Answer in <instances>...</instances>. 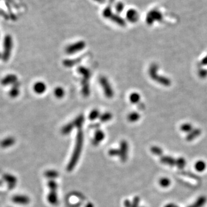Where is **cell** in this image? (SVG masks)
<instances>
[{
  "label": "cell",
  "instance_id": "41",
  "mask_svg": "<svg viewBox=\"0 0 207 207\" xmlns=\"http://www.w3.org/2000/svg\"><path fill=\"white\" fill-rule=\"evenodd\" d=\"M201 64L202 66L207 65V55L202 59V61L201 62Z\"/></svg>",
  "mask_w": 207,
  "mask_h": 207
},
{
  "label": "cell",
  "instance_id": "29",
  "mask_svg": "<svg viewBox=\"0 0 207 207\" xmlns=\"http://www.w3.org/2000/svg\"><path fill=\"white\" fill-rule=\"evenodd\" d=\"M151 152L153 154L157 155V156H160L163 155V150L161 148H160L158 146H153L151 147Z\"/></svg>",
  "mask_w": 207,
  "mask_h": 207
},
{
  "label": "cell",
  "instance_id": "11",
  "mask_svg": "<svg viewBox=\"0 0 207 207\" xmlns=\"http://www.w3.org/2000/svg\"><path fill=\"white\" fill-rule=\"evenodd\" d=\"M207 198L205 196H200L197 199L194 203L188 207H203L207 202ZM164 207H179L174 203H169L165 205Z\"/></svg>",
  "mask_w": 207,
  "mask_h": 207
},
{
  "label": "cell",
  "instance_id": "40",
  "mask_svg": "<svg viewBox=\"0 0 207 207\" xmlns=\"http://www.w3.org/2000/svg\"><path fill=\"white\" fill-rule=\"evenodd\" d=\"M124 206L125 207H131V205H132V202L128 200H125L124 201Z\"/></svg>",
  "mask_w": 207,
  "mask_h": 207
},
{
  "label": "cell",
  "instance_id": "31",
  "mask_svg": "<svg viewBox=\"0 0 207 207\" xmlns=\"http://www.w3.org/2000/svg\"><path fill=\"white\" fill-rule=\"evenodd\" d=\"M130 100L132 104H137L140 101V96L138 93H132L130 96Z\"/></svg>",
  "mask_w": 207,
  "mask_h": 207
},
{
  "label": "cell",
  "instance_id": "1",
  "mask_svg": "<svg viewBox=\"0 0 207 207\" xmlns=\"http://www.w3.org/2000/svg\"><path fill=\"white\" fill-rule=\"evenodd\" d=\"M83 145H84V133L83 131L81 130V129H80L78 131L76 134V145L73 151V154L67 166V170L68 171H71L76 167V164L78 163V161L80 159Z\"/></svg>",
  "mask_w": 207,
  "mask_h": 207
},
{
  "label": "cell",
  "instance_id": "12",
  "mask_svg": "<svg viewBox=\"0 0 207 207\" xmlns=\"http://www.w3.org/2000/svg\"><path fill=\"white\" fill-rule=\"evenodd\" d=\"M126 18L128 21L131 23H135L138 22L139 16L138 11L135 10V9H130L126 12Z\"/></svg>",
  "mask_w": 207,
  "mask_h": 207
},
{
  "label": "cell",
  "instance_id": "9",
  "mask_svg": "<svg viewBox=\"0 0 207 207\" xmlns=\"http://www.w3.org/2000/svg\"><path fill=\"white\" fill-rule=\"evenodd\" d=\"M12 201L13 203L17 205H26L30 203L31 200L29 197L25 195H16L12 197Z\"/></svg>",
  "mask_w": 207,
  "mask_h": 207
},
{
  "label": "cell",
  "instance_id": "24",
  "mask_svg": "<svg viewBox=\"0 0 207 207\" xmlns=\"http://www.w3.org/2000/svg\"><path fill=\"white\" fill-rule=\"evenodd\" d=\"M75 128L73 122H70L65 126L62 129V133L63 135H67L71 132V131L73 130V128Z\"/></svg>",
  "mask_w": 207,
  "mask_h": 207
},
{
  "label": "cell",
  "instance_id": "25",
  "mask_svg": "<svg viewBox=\"0 0 207 207\" xmlns=\"http://www.w3.org/2000/svg\"><path fill=\"white\" fill-rule=\"evenodd\" d=\"M113 14V12L112 9L110 5L105 7L102 11V16H104V17H105L106 18L109 19Z\"/></svg>",
  "mask_w": 207,
  "mask_h": 207
},
{
  "label": "cell",
  "instance_id": "28",
  "mask_svg": "<svg viewBox=\"0 0 207 207\" xmlns=\"http://www.w3.org/2000/svg\"><path fill=\"white\" fill-rule=\"evenodd\" d=\"M112 118V115L109 112H106L100 115V119L101 122L105 123L107 122L109 120H111Z\"/></svg>",
  "mask_w": 207,
  "mask_h": 207
},
{
  "label": "cell",
  "instance_id": "16",
  "mask_svg": "<svg viewBox=\"0 0 207 207\" xmlns=\"http://www.w3.org/2000/svg\"><path fill=\"white\" fill-rule=\"evenodd\" d=\"M104 138H105V134L104 132L100 130H97L95 132L93 143L95 145H97L104 139Z\"/></svg>",
  "mask_w": 207,
  "mask_h": 207
},
{
  "label": "cell",
  "instance_id": "36",
  "mask_svg": "<svg viewBox=\"0 0 207 207\" xmlns=\"http://www.w3.org/2000/svg\"><path fill=\"white\" fill-rule=\"evenodd\" d=\"M124 7H125V5L123 2H117L115 6V9L116 12V13L119 14L120 13H121L123 11Z\"/></svg>",
  "mask_w": 207,
  "mask_h": 207
},
{
  "label": "cell",
  "instance_id": "5",
  "mask_svg": "<svg viewBox=\"0 0 207 207\" xmlns=\"http://www.w3.org/2000/svg\"><path fill=\"white\" fill-rule=\"evenodd\" d=\"M99 81L106 97L108 98H112L114 95V92L109 81L105 76H101L100 78Z\"/></svg>",
  "mask_w": 207,
  "mask_h": 207
},
{
  "label": "cell",
  "instance_id": "37",
  "mask_svg": "<svg viewBox=\"0 0 207 207\" xmlns=\"http://www.w3.org/2000/svg\"><path fill=\"white\" fill-rule=\"evenodd\" d=\"M108 154L110 156H119V149H111L109 150Z\"/></svg>",
  "mask_w": 207,
  "mask_h": 207
},
{
  "label": "cell",
  "instance_id": "4",
  "mask_svg": "<svg viewBox=\"0 0 207 207\" xmlns=\"http://www.w3.org/2000/svg\"><path fill=\"white\" fill-rule=\"evenodd\" d=\"M163 20V15L157 9L150 11L146 15L145 22L148 25H153L155 22H160Z\"/></svg>",
  "mask_w": 207,
  "mask_h": 207
},
{
  "label": "cell",
  "instance_id": "23",
  "mask_svg": "<svg viewBox=\"0 0 207 207\" xmlns=\"http://www.w3.org/2000/svg\"><path fill=\"white\" fill-rule=\"evenodd\" d=\"M81 62V58L75 59H67L63 61V65L66 67H70L76 65L77 63Z\"/></svg>",
  "mask_w": 207,
  "mask_h": 207
},
{
  "label": "cell",
  "instance_id": "42",
  "mask_svg": "<svg viewBox=\"0 0 207 207\" xmlns=\"http://www.w3.org/2000/svg\"><path fill=\"white\" fill-rule=\"evenodd\" d=\"M93 1H95L98 2V3H100V4L104 3L106 1V0H93Z\"/></svg>",
  "mask_w": 207,
  "mask_h": 207
},
{
  "label": "cell",
  "instance_id": "43",
  "mask_svg": "<svg viewBox=\"0 0 207 207\" xmlns=\"http://www.w3.org/2000/svg\"><path fill=\"white\" fill-rule=\"evenodd\" d=\"M86 207H94V206H93V204L88 203L87 205H86Z\"/></svg>",
  "mask_w": 207,
  "mask_h": 207
},
{
  "label": "cell",
  "instance_id": "19",
  "mask_svg": "<svg viewBox=\"0 0 207 207\" xmlns=\"http://www.w3.org/2000/svg\"><path fill=\"white\" fill-rule=\"evenodd\" d=\"M201 131L200 130V129H199V128L193 129L192 131H191L190 132H189V134H188L186 136V140H188L189 142L192 141L193 140H194L195 139L199 137L201 135Z\"/></svg>",
  "mask_w": 207,
  "mask_h": 207
},
{
  "label": "cell",
  "instance_id": "21",
  "mask_svg": "<svg viewBox=\"0 0 207 207\" xmlns=\"http://www.w3.org/2000/svg\"><path fill=\"white\" fill-rule=\"evenodd\" d=\"M17 81V76L15 75H9L7 76L2 81V83L4 85H7L9 84H15Z\"/></svg>",
  "mask_w": 207,
  "mask_h": 207
},
{
  "label": "cell",
  "instance_id": "38",
  "mask_svg": "<svg viewBox=\"0 0 207 207\" xmlns=\"http://www.w3.org/2000/svg\"><path fill=\"white\" fill-rule=\"evenodd\" d=\"M140 201V199L139 197H135L132 202L131 207H139Z\"/></svg>",
  "mask_w": 207,
  "mask_h": 207
},
{
  "label": "cell",
  "instance_id": "17",
  "mask_svg": "<svg viewBox=\"0 0 207 207\" xmlns=\"http://www.w3.org/2000/svg\"><path fill=\"white\" fill-rule=\"evenodd\" d=\"M47 89L46 84L43 82H37L33 86V90L37 94H43Z\"/></svg>",
  "mask_w": 207,
  "mask_h": 207
},
{
  "label": "cell",
  "instance_id": "3",
  "mask_svg": "<svg viewBox=\"0 0 207 207\" xmlns=\"http://www.w3.org/2000/svg\"><path fill=\"white\" fill-rule=\"evenodd\" d=\"M158 69V66L156 64L153 63L149 68V75L153 80L163 85L164 86H169L171 84V81L165 76H159L156 74V70Z\"/></svg>",
  "mask_w": 207,
  "mask_h": 207
},
{
  "label": "cell",
  "instance_id": "2",
  "mask_svg": "<svg viewBox=\"0 0 207 207\" xmlns=\"http://www.w3.org/2000/svg\"><path fill=\"white\" fill-rule=\"evenodd\" d=\"M78 71L82 76L83 79L82 81V93L84 96L87 97L90 94V86L89 81L91 76V72L89 69L85 67L81 66L78 69Z\"/></svg>",
  "mask_w": 207,
  "mask_h": 207
},
{
  "label": "cell",
  "instance_id": "14",
  "mask_svg": "<svg viewBox=\"0 0 207 207\" xmlns=\"http://www.w3.org/2000/svg\"><path fill=\"white\" fill-rule=\"evenodd\" d=\"M16 140L15 138L12 136H8L4 138L3 140L0 142V146L2 149H7L15 145Z\"/></svg>",
  "mask_w": 207,
  "mask_h": 207
},
{
  "label": "cell",
  "instance_id": "33",
  "mask_svg": "<svg viewBox=\"0 0 207 207\" xmlns=\"http://www.w3.org/2000/svg\"><path fill=\"white\" fill-rule=\"evenodd\" d=\"M180 128L182 131L186 133H189L193 130L192 126L189 123L183 124Z\"/></svg>",
  "mask_w": 207,
  "mask_h": 207
},
{
  "label": "cell",
  "instance_id": "13",
  "mask_svg": "<svg viewBox=\"0 0 207 207\" xmlns=\"http://www.w3.org/2000/svg\"><path fill=\"white\" fill-rule=\"evenodd\" d=\"M160 161L162 164L167 165L171 167L175 166L177 165V159H175L172 156L162 155L160 156Z\"/></svg>",
  "mask_w": 207,
  "mask_h": 207
},
{
  "label": "cell",
  "instance_id": "26",
  "mask_svg": "<svg viewBox=\"0 0 207 207\" xmlns=\"http://www.w3.org/2000/svg\"><path fill=\"white\" fill-rule=\"evenodd\" d=\"M140 116L139 113L136 112H133L128 115V120L129 121L132 122V123L136 122L140 119Z\"/></svg>",
  "mask_w": 207,
  "mask_h": 207
},
{
  "label": "cell",
  "instance_id": "22",
  "mask_svg": "<svg viewBox=\"0 0 207 207\" xmlns=\"http://www.w3.org/2000/svg\"><path fill=\"white\" fill-rule=\"evenodd\" d=\"M207 167L206 163L204 160H198L195 164V169L199 172H203Z\"/></svg>",
  "mask_w": 207,
  "mask_h": 207
},
{
  "label": "cell",
  "instance_id": "15",
  "mask_svg": "<svg viewBox=\"0 0 207 207\" xmlns=\"http://www.w3.org/2000/svg\"><path fill=\"white\" fill-rule=\"evenodd\" d=\"M109 19L111 20H112L113 22H115L117 25H119V26L124 27L126 25V20L117 13H113V14L112 15V16L111 17V18Z\"/></svg>",
  "mask_w": 207,
  "mask_h": 207
},
{
  "label": "cell",
  "instance_id": "7",
  "mask_svg": "<svg viewBox=\"0 0 207 207\" xmlns=\"http://www.w3.org/2000/svg\"><path fill=\"white\" fill-rule=\"evenodd\" d=\"M2 180L5 183L7 184V188L10 190L14 189L17 184V178L15 175L11 173H5L2 175Z\"/></svg>",
  "mask_w": 207,
  "mask_h": 207
},
{
  "label": "cell",
  "instance_id": "45",
  "mask_svg": "<svg viewBox=\"0 0 207 207\" xmlns=\"http://www.w3.org/2000/svg\"></svg>",
  "mask_w": 207,
  "mask_h": 207
},
{
  "label": "cell",
  "instance_id": "18",
  "mask_svg": "<svg viewBox=\"0 0 207 207\" xmlns=\"http://www.w3.org/2000/svg\"><path fill=\"white\" fill-rule=\"evenodd\" d=\"M48 201L52 205H56L58 204V197L57 191H51L47 196Z\"/></svg>",
  "mask_w": 207,
  "mask_h": 207
},
{
  "label": "cell",
  "instance_id": "20",
  "mask_svg": "<svg viewBox=\"0 0 207 207\" xmlns=\"http://www.w3.org/2000/svg\"><path fill=\"white\" fill-rule=\"evenodd\" d=\"M44 175L50 180H54L59 176L58 172L54 170H48L44 173Z\"/></svg>",
  "mask_w": 207,
  "mask_h": 207
},
{
  "label": "cell",
  "instance_id": "32",
  "mask_svg": "<svg viewBox=\"0 0 207 207\" xmlns=\"http://www.w3.org/2000/svg\"><path fill=\"white\" fill-rule=\"evenodd\" d=\"M159 184L160 186H161L163 188H167L171 184V181L169 178L167 177H163L161 178L159 181Z\"/></svg>",
  "mask_w": 207,
  "mask_h": 207
},
{
  "label": "cell",
  "instance_id": "30",
  "mask_svg": "<svg viewBox=\"0 0 207 207\" xmlns=\"http://www.w3.org/2000/svg\"><path fill=\"white\" fill-rule=\"evenodd\" d=\"M100 113L98 109H94L89 113V118L91 120H95L97 118H100Z\"/></svg>",
  "mask_w": 207,
  "mask_h": 207
},
{
  "label": "cell",
  "instance_id": "35",
  "mask_svg": "<svg viewBox=\"0 0 207 207\" xmlns=\"http://www.w3.org/2000/svg\"><path fill=\"white\" fill-rule=\"evenodd\" d=\"M48 186L51 191H57L58 189V184L54 180H50L48 182Z\"/></svg>",
  "mask_w": 207,
  "mask_h": 207
},
{
  "label": "cell",
  "instance_id": "44",
  "mask_svg": "<svg viewBox=\"0 0 207 207\" xmlns=\"http://www.w3.org/2000/svg\"></svg>",
  "mask_w": 207,
  "mask_h": 207
},
{
  "label": "cell",
  "instance_id": "34",
  "mask_svg": "<svg viewBox=\"0 0 207 207\" xmlns=\"http://www.w3.org/2000/svg\"><path fill=\"white\" fill-rule=\"evenodd\" d=\"M186 164V162L185 158H184L182 157H180L177 159L176 166H177L179 169H184L185 166Z\"/></svg>",
  "mask_w": 207,
  "mask_h": 207
},
{
  "label": "cell",
  "instance_id": "39",
  "mask_svg": "<svg viewBox=\"0 0 207 207\" xmlns=\"http://www.w3.org/2000/svg\"><path fill=\"white\" fill-rule=\"evenodd\" d=\"M19 94V86H17L16 87H13V89L11 91V96L13 97H15Z\"/></svg>",
  "mask_w": 207,
  "mask_h": 207
},
{
  "label": "cell",
  "instance_id": "8",
  "mask_svg": "<svg viewBox=\"0 0 207 207\" xmlns=\"http://www.w3.org/2000/svg\"><path fill=\"white\" fill-rule=\"evenodd\" d=\"M12 48V39L10 35H7L4 39V61H7L11 55Z\"/></svg>",
  "mask_w": 207,
  "mask_h": 207
},
{
  "label": "cell",
  "instance_id": "27",
  "mask_svg": "<svg viewBox=\"0 0 207 207\" xmlns=\"http://www.w3.org/2000/svg\"><path fill=\"white\" fill-rule=\"evenodd\" d=\"M55 96L58 98H62L65 95L64 89L62 87H56L54 91Z\"/></svg>",
  "mask_w": 207,
  "mask_h": 207
},
{
  "label": "cell",
  "instance_id": "6",
  "mask_svg": "<svg viewBox=\"0 0 207 207\" xmlns=\"http://www.w3.org/2000/svg\"><path fill=\"white\" fill-rule=\"evenodd\" d=\"M86 46V43L84 41L76 42L74 43L71 44L66 48V52L68 54H76L78 52L82 50Z\"/></svg>",
  "mask_w": 207,
  "mask_h": 207
},
{
  "label": "cell",
  "instance_id": "10",
  "mask_svg": "<svg viewBox=\"0 0 207 207\" xmlns=\"http://www.w3.org/2000/svg\"><path fill=\"white\" fill-rule=\"evenodd\" d=\"M119 150V157L122 162H126L128 158V144L126 140H122L120 142Z\"/></svg>",
  "mask_w": 207,
  "mask_h": 207
}]
</instances>
